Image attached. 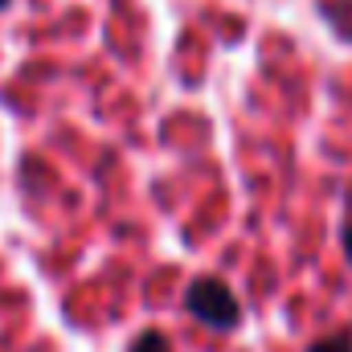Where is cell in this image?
<instances>
[{"mask_svg": "<svg viewBox=\"0 0 352 352\" xmlns=\"http://www.w3.org/2000/svg\"><path fill=\"white\" fill-rule=\"evenodd\" d=\"M184 307H188L192 320H201V324L213 328V332H230V328H238V320H242V307H238L234 291H230L221 278H197V283L184 291Z\"/></svg>", "mask_w": 352, "mask_h": 352, "instance_id": "obj_1", "label": "cell"}, {"mask_svg": "<svg viewBox=\"0 0 352 352\" xmlns=\"http://www.w3.org/2000/svg\"><path fill=\"white\" fill-rule=\"evenodd\" d=\"M131 352H173V340H168L164 332H144V336L131 344Z\"/></svg>", "mask_w": 352, "mask_h": 352, "instance_id": "obj_2", "label": "cell"}, {"mask_svg": "<svg viewBox=\"0 0 352 352\" xmlns=\"http://www.w3.org/2000/svg\"><path fill=\"white\" fill-rule=\"evenodd\" d=\"M307 352H352V336H349V332H340V336H328V340L311 344Z\"/></svg>", "mask_w": 352, "mask_h": 352, "instance_id": "obj_3", "label": "cell"}, {"mask_svg": "<svg viewBox=\"0 0 352 352\" xmlns=\"http://www.w3.org/2000/svg\"><path fill=\"white\" fill-rule=\"evenodd\" d=\"M344 254H349V263H352V221L344 226Z\"/></svg>", "mask_w": 352, "mask_h": 352, "instance_id": "obj_4", "label": "cell"}, {"mask_svg": "<svg viewBox=\"0 0 352 352\" xmlns=\"http://www.w3.org/2000/svg\"><path fill=\"white\" fill-rule=\"evenodd\" d=\"M0 8H8V0H0Z\"/></svg>", "mask_w": 352, "mask_h": 352, "instance_id": "obj_5", "label": "cell"}]
</instances>
